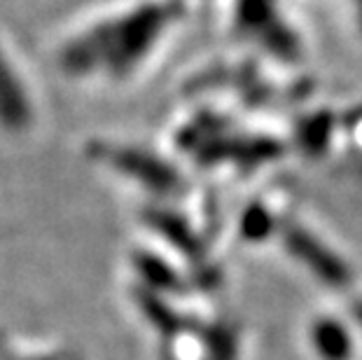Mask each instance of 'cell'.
Returning <instances> with one entry per match:
<instances>
[{
  "label": "cell",
  "mask_w": 362,
  "mask_h": 360,
  "mask_svg": "<svg viewBox=\"0 0 362 360\" xmlns=\"http://www.w3.org/2000/svg\"><path fill=\"white\" fill-rule=\"evenodd\" d=\"M360 323H362V309H360Z\"/></svg>",
  "instance_id": "cell-5"
},
{
  "label": "cell",
  "mask_w": 362,
  "mask_h": 360,
  "mask_svg": "<svg viewBox=\"0 0 362 360\" xmlns=\"http://www.w3.org/2000/svg\"><path fill=\"white\" fill-rule=\"evenodd\" d=\"M82 155L96 168L117 175L134 185H145L161 192L173 182V173L159 157L152 152L136 148V145L112 141V139H89L84 143Z\"/></svg>",
  "instance_id": "cell-3"
},
{
  "label": "cell",
  "mask_w": 362,
  "mask_h": 360,
  "mask_svg": "<svg viewBox=\"0 0 362 360\" xmlns=\"http://www.w3.org/2000/svg\"><path fill=\"white\" fill-rule=\"evenodd\" d=\"M168 28V10L150 0L105 7L78 19L54 45V66L82 87H119L143 71Z\"/></svg>",
  "instance_id": "cell-1"
},
{
  "label": "cell",
  "mask_w": 362,
  "mask_h": 360,
  "mask_svg": "<svg viewBox=\"0 0 362 360\" xmlns=\"http://www.w3.org/2000/svg\"><path fill=\"white\" fill-rule=\"evenodd\" d=\"M315 347L325 360H346L351 354L349 337L337 323H322L315 327Z\"/></svg>",
  "instance_id": "cell-4"
},
{
  "label": "cell",
  "mask_w": 362,
  "mask_h": 360,
  "mask_svg": "<svg viewBox=\"0 0 362 360\" xmlns=\"http://www.w3.org/2000/svg\"><path fill=\"white\" fill-rule=\"evenodd\" d=\"M40 124V94L28 66L0 30V136L24 141Z\"/></svg>",
  "instance_id": "cell-2"
}]
</instances>
